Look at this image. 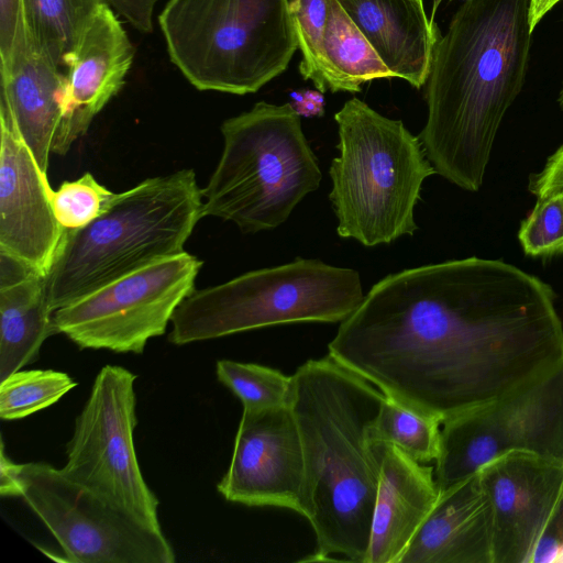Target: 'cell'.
<instances>
[{
    "mask_svg": "<svg viewBox=\"0 0 563 563\" xmlns=\"http://www.w3.org/2000/svg\"><path fill=\"white\" fill-rule=\"evenodd\" d=\"M323 57L331 92H357L366 81L395 78L336 0L330 1Z\"/></svg>",
    "mask_w": 563,
    "mask_h": 563,
    "instance_id": "cell-22",
    "label": "cell"
},
{
    "mask_svg": "<svg viewBox=\"0 0 563 563\" xmlns=\"http://www.w3.org/2000/svg\"><path fill=\"white\" fill-rule=\"evenodd\" d=\"M52 188L12 123L0 114V252L46 276L65 229Z\"/></svg>",
    "mask_w": 563,
    "mask_h": 563,
    "instance_id": "cell-15",
    "label": "cell"
},
{
    "mask_svg": "<svg viewBox=\"0 0 563 563\" xmlns=\"http://www.w3.org/2000/svg\"><path fill=\"white\" fill-rule=\"evenodd\" d=\"M331 0H288L298 48L299 71L322 93L329 90L323 40Z\"/></svg>",
    "mask_w": 563,
    "mask_h": 563,
    "instance_id": "cell-27",
    "label": "cell"
},
{
    "mask_svg": "<svg viewBox=\"0 0 563 563\" xmlns=\"http://www.w3.org/2000/svg\"><path fill=\"white\" fill-rule=\"evenodd\" d=\"M418 1H421V2H422V0H418Z\"/></svg>",
    "mask_w": 563,
    "mask_h": 563,
    "instance_id": "cell-38",
    "label": "cell"
},
{
    "mask_svg": "<svg viewBox=\"0 0 563 563\" xmlns=\"http://www.w3.org/2000/svg\"><path fill=\"white\" fill-rule=\"evenodd\" d=\"M45 276L0 252V382L38 357L57 334Z\"/></svg>",
    "mask_w": 563,
    "mask_h": 563,
    "instance_id": "cell-21",
    "label": "cell"
},
{
    "mask_svg": "<svg viewBox=\"0 0 563 563\" xmlns=\"http://www.w3.org/2000/svg\"><path fill=\"white\" fill-rule=\"evenodd\" d=\"M192 169L147 178L117 194L88 225L64 231L45 276L53 311L157 261L185 252L202 218Z\"/></svg>",
    "mask_w": 563,
    "mask_h": 563,
    "instance_id": "cell-4",
    "label": "cell"
},
{
    "mask_svg": "<svg viewBox=\"0 0 563 563\" xmlns=\"http://www.w3.org/2000/svg\"><path fill=\"white\" fill-rule=\"evenodd\" d=\"M529 0H464L439 36L419 140L435 173L467 191L484 181L503 119L530 63Z\"/></svg>",
    "mask_w": 563,
    "mask_h": 563,
    "instance_id": "cell-2",
    "label": "cell"
},
{
    "mask_svg": "<svg viewBox=\"0 0 563 563\" xmlns=\"http://www.w3.org/2000/svg\"><path fill=\"white\" fill-rule=\"evenodd\" d=\"M530 563H563V487L532 552Z\"/></svg>",
    "mask_w": 563,
    "mask_h": 563,
    "instance_id": "cell-30",
    "label": "cell"
},
{
    "mask_svg": "<svg viewBox=\"0 0 563 563\" xmlns=\"http://www.w3.org/2000/svg\"><path fill=\"white\" fill-rule=\"evenodd\" d=\"M519 242L530 256L563 252V191L537 197V202L518 232Z\"/></svg>",
    "mask_w": 563,
    "mask_h": 563,
    "instance_id": "cell-29",
    "label": "cell"
},
{
    "mask_svg": "<svg viewBox=\"0 0 563 563\" xmlns=\"http://www.w3.org/2000/svg\"><path fill=\"white\" fill-rule=\"evenodd\" d=\"M136 375L118 365L103 366L75 421L62 473L145 522L161 528L159 501L147 486L135 453Z\"/></svg>",
    "mask_w": 563,
    "mask_h": 563,
    "instance_id": "cell-12",
    "label": "cell"
},
{
    "mask_svg": "<svg viewBox=\"0 0 563 563\" xmlns=\"http://www.w3.org/2000/svg\"><path fill=\"white\" fill-rule=\"evenodd\" d=\"M290 97L291 106L299 115L320 117L324 112V99L319 90L292 91Z\"/></svg>",
    "mask_w": 563,
    "mask_h": 563,
    "instance_id": "cell-34",
    "label": "cell"
},
{
    "mask_svg": "<svg viewBox=\"0 0 563 563\" xmlns=\"http://www.w3.org/2000/svg\"><path fill=\"white\" fill-rule=\"evenodd\" d=\"M102 0H21L24 25L37 46L63 67Z\"/></svg>",
    "mask_w": 563,
    "mask_h": 563,
    "instance_id": "cell-23",
    "label": "cell"
},
{
    "mask_svg": "<svg viewBox=\"0 0 563 563\" xmlns=\"http://www.w3.org/2000/svg\"><path fill=\"white\" fill-rule=\"evenodd\" d=\"M442 419L416 411L385 395L374 427L375 438L400 449L419 463L435 461Z\"/></svg>",
    "mask_w": 563,
    "mask_h": 563,
    "instance_id": "cell-24",
    "label": "cell"
},
{
    "mask_svg": "<svg viewBox=\"0 0 563 563\" xmlns=\"http://www.w3.org/2000/svg\"><path fill=\"white\" fill-rule=\"evenodd\" d=\"M510 451L563 461V357L507 394L442 421L439 490Z\"/></svg>",
    "mask_w": 563,
    "mask_h": 563,
    "instance_id": "cell-9",
    "label": "cell"
},
{
    "mask_svg": "<svg viewBox=\"0 0 563 563\" xmlns=\"http://www.w3.org/2000/svg\"><path fill=\"white\" fill-rule=\"evenodd\" d=\"M34 42L21 14L9 58L0 63V114L13 125L47 175L66 96V73Z\"/></svg>",
    "mask_w": 563,
    "mask_h": 563,
    "instance_id": "cell-17",
    "label": "cell"
},
{
    "mask_svg": "<svg viewBox=\"0 0 563 563\" xmlns=\"http://www.w3.org/2000/svg\"><path fill=\"white\" fill-rule=\"evenodd\" d=\"M334 120L339 156L329 168V199L338 235L368 247L413 235L422 183L437 174L419 137L357 98Z\"/></svg>",
    "mask_w": 563,
    "mask_h": 563,
    "instance_id": "cell-5",
    "label": "cell"
},
{
    "mask_svg": "<svg viewBox=\"0 0 563 563\" xmlns=\"http://www.w3.org/2000/svg\"><path fill=\"white\" fill-rule=\"evenodd\" d=\"M558 102H559L561 109L563 110V81L561 85V89L559 91Z\"/></svg>",
    "mask_w": 563,
    "mask_h": 563,
    "instance_id": "cell-37",
    "label": "cell"
},
{
    "mask_svg": "<svg viewBox=\"0 0 563 563\" xmlns=\"http://www.w3.org/2000/svg\"><path fill=\"white\" fill-rule=\"evenodd\" d=\"M202 265L185 251L108 283L54 311L57 334L80 349L143 353L196 289Z\"/></svg>",
    "mask_w": 563,
    "mask_h": 563,
    "instance_id": "cell-11",
    "label": "cell"
},
{
    "mask_svg": "<svg viewBox=\"0 0 563 563\" xmlns=\"http://www.w3.org/2000/svg\"><path fill=\"white\" fill-rule=\"evenodd\" d=\"M291 410L305 459L303 517L316 559L365 563L385 444L374 427L385 394L330 355L292 375Z\"/></svg>",
    "mask_w": 563,
    "mask_h": 563,
    "instance_id": "cell-3",
    "label": "cell"
},
{
    "mask_svg": "<svg viewBox=\"0 0 563 563\" xmlns=\"http://www.w3.org/2000/svg\"><path fill=\"white\" fill-rule=\"evenodd\" d=\"M439 495L433 467L385 444L365 563H399Z\"/></svg>",
    "mask_w": 563,
    "mask_h": 563,
    "instance_id": "cell-19",
    "label": "cell"
},
{
    "mask_svg": "<svg viewBox=\"0 0 563 563\" xmlns=\"http://www.w3.org/2000/svg\"><path fill=\"white\" fill-rule=\"evenodd\" d=\"M159 0H102L120 18L143 33L152 32L154 10Z\"/></svg>",
    "mask_w": 563,
    "mask_h": 563,
    "instance_id": "cell-31",
    "label": "cell"
},
{
    "mask_svg": "<svg viewBox=\"0 0 563 563\" xmlns=\"http://www.w3.org/2000/svg\"><path fill=\"white\" fill-rule=\"evenodd\" d=\"M66 373L54 369H19L0 382V417L15 420L58 401L76 387Z\"/></svg>",
    "mask_w": 563,
    "mask_h": 563,
    "instance_id": "cell-26",
    "label": "cell"
},
{
    "mask_svg": "<svg viewBox=\"0 0 563 563\" xmlns=\"http://www.w3.org/2000/svg\"><path fill=\"white\" fill-rule=\"evenodd\" d=\"M493 521V563H530L563 487V461L525 451L478 470Z\"/></svg>",
    "mask_w": 563,
    "mask_h": 563,
    "instance_id": "cell-14",
    "label": "cell"
},
{
    "mask_svg": "<svg viewBox=\"0 0 563 563\" xmlns=\"http://www.w3.org/2000/svg\"><path fill=\"white\" fill-rule=\"evenodd\" d=\"M399 563H493L492 507L478 471L440 492Z\"/></svg>",
    "mask_w": 563,
    "mask_h": 563,
    "instance_id": "cell-18",
    "label": "cell"
},
{
    "mask_svg": "<svg viewBox=\"0 0 563 563\" xmlns=\"http://www.w3.org/2000/svg\"><path fill=\"white\" fill-rule=\"evenodd\" d=\"M115 192L86 173L75 180L64 181L51 191L55 217L66 230L81 229L100 217L111 205Z\"/></svg>",
    "mask_w": 563,
    "mask_h": 563,
    "instance_id": "cell-28",
    "label": "cell"
},
{
    "mask_svg": "<svg viewBox=\"0 0 563 563\" xmlns=\"http://www.w3.org/2000/svg\"><path fill=\"white\" fill-rule=\"evenodd\" d=\"M395 75L427 82L440 30L418 0H336Z\"/></svg>",
    "mask_w": 563,
    "mask_h": 563,
    "instance_id": "cell-20",
    "label": "cell"
},
{
    "mask_svg": "<svg viewBox=\"0 0 563 563\" xmlns=\"http://www.w3.org/2000/svg\"><path fill=\"white\" fill-rule=\"evenodd\" d=\"M562 0H529V25L533 33L545 15Z\"/></svg>",
    "mask_w": 563,
    "mask_h": 563,
    "instance_id": "cell-36",
    "label": "cell"
},
{
    "mask_svg": "<svg viewBox=\"0 0 563 563\" xmlns=\"http://www.w3.org/2000/svg\"><path fill=\"white\" fill-rule=\"evenodd\" d=\"M529 190L536 197L563 191V144L548 158L544 167L530 177Z\"/></svg>",
    "mask_w": 563,
    "mask_h": 563,
    "instance_id": "cell-32",
    "label": "cell"
},
{
    "mask_svg": "<svg viewBox=\"0 0 563 563\" xmlns=\"http://www.w3.org/2000/svg\"><path fill=\"white\" fill-rule=\"evenodd\" d=\"M328 350L386 396L443 421L556 364L563 324L540 278L467 257L385 276Z\"/></svg>",
    "mask_w": 563,
    "mask_h": 563,
    "instance_id": "cell-1",
    "label": "cell"
},
{
    "mask_svg": "<svg viewBox=\"0 0 563 563\" xmlns=\"http://www.w3.org/2000/svg\"><path fill=\"white\" fill-rule=\"evenodd\" d=\"M20 24L21 0H0V63L9 58Z\"/></svg>",
    "mask_w": 563,
    "mask_h": 563,
    "instance_id": "cell-33",
    "label": "cell"
},
{
    "mask_svg": "<svg viewBox=\"0 0 563 563\" xmlns=\"http://www.w3.org/2000/svg\"><path fill=\"white\" fill-rule=\"evenodd\" d=\"M218 379L242 402L245 410H262L291 405L294 378L253 363L231 360L217 362Z\"/></svg>",
    "mask_w": 563,
    "mask_h": 563,
    "instance_id": "cell-25",
    "label": "cell"
},
{
    "mask_svg": "<svg viewBox=\"0 0 563 563\" xmlns=\"http://www.w3.org/2000/svg\"><path fill=\"white\" fill-rule=\"evenodd\" d=\"M119 18L109 5L100 3L66 59L64 113L53 154H67L124 85L134 47Z\"/></svg>",
    "mask_w": 563,
    "mask_h": 563,
    "instance_id": "cell-16",
    "label": "cell"
},
{
    "mask_svg": "<svg viewBox=\"0 0 563 563\" xmlns=\"http://www.w3.org/2000/svg\"><path fill=\"white\" fill-rule=\"evenodd\" d=\"M158 24L169 59L201 91L256 92L298 48L288 0H168Z\"/></svg>",
    "mask_w": 563,
    "mask_h": 563,
    "instance_id": "cell-7",
    "label": "cell"
},
{
    "mask_svg": "<svg viewBox=\"0 0 563 563\" xmlns=\"http://www.w3.org/2000/svg\"><path fill=\"white\" fill-rule=\"evenodd\" d=\"M353 268L298 257L195 289L176 309L168 340L176 345L297 322H342L364 299Z\"/></svg>",
    "mask_w": 563,
    "mask_h": 563,
    "instance_id": "cell-8",
    "label": "cell"
},
{
    "mask_svg": "<svg viewBox=\"0 0 563 563\" xmlns=\"http://www.w3.org/2000/svg\"><path fill=\"white\" fill-rule=\"evenodd\" d=\"M223 150L202 194L203 217L243 233L282 225L322 180L318 158L291 103L260 101L221 124Z\"/></svg>",
    "mask_w": 563,
    "mask_h": 563,
    "instance_id": "cell-6",
    "label": "cell"
},
{
    "mask_svg": "<svg viewBox=\"0 0 563 563\" xmlns=\"http://www.w3.org/2000/svg\"><path fill=\"white\" fill-rule=\"evenodd\" d=\"M18 496L75 563H174L161 528L82 486L48 463L18 464Z\"/></svg>",
    "mask_w": 563,
    "mask_h": 563,
    "instance_id": "cell-10",
    "label": "cell"
},
{
    "mask_svg": "<svg viewBox=\"0 0 563 563\" xmlns=\"http://www.w3.org/2000/svg\"><path fill=\"white\" fill-rule=\"evenodd\" d=\"M217 488L232 503L303 515L305 459L291 407L243 409L232 459Z\"/></svg>",
    "mask_w": 563,
    "mask_h": 563,
    "instance_id": "cell-13",
    "label": "cell"
},
{
    "mask_svg": "<svg viewBox=\"0 0 563 563\" xmlns=\"http://www.w3.org/2000/svg\"><path fill=\"white\" fill-rule=\"evenodd\" d=\"M18 464L13 463L4 454V444L1 442L0 453V494L1 496H18L16 482Z\"/></svg>",
    "mask_w": 563,
    "mask_h": 563,
    "instance_id": "cell-35",
    "label": "cell"
}]
</instances>
